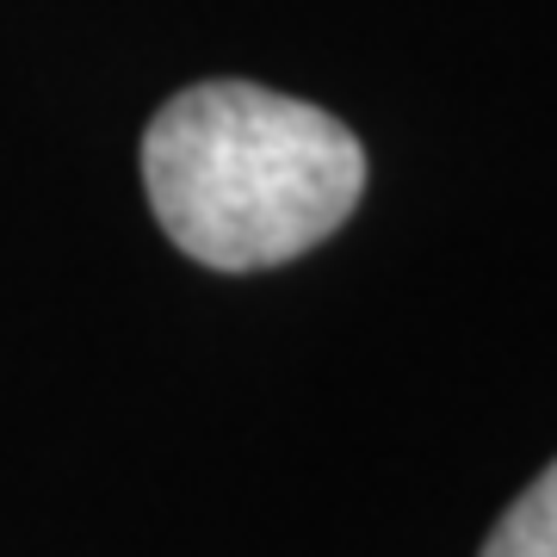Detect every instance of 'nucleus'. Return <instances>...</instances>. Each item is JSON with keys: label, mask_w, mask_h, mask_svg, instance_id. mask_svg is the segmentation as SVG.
Returning <instances> with one entry per match:
<instances>
[{"label": "nucleus", "mask_w": 557, "mask_h": 557, "mask_svg": "<svg viewBox=\"0 0 557 557\" xmlns=\"http://www.w3.org/2000/svg\"><path fill=\"white\" fill-rule=\"evenodd\" d=\"M483 557H557V458L496 520V533L483 539Z\"/></svg>", "instance_id": "obj_2"}, {"label": "nucleus", "mask_w": 557, "mask_h": 557, "mask_svg": "<svg viewBox=\"0 0 557 557\" xmlns=\"http://www.w3.org/2000/svg\"><path fill=\"white\" fill-rule=\"evenodd\" d=\"M143 193L180 255L260 273L310 255L354 218L366 149L310 100L255 81H199L143 131Z\"/></svg>", "instance_id": "obj_1"}]
</instances>
